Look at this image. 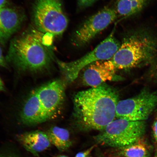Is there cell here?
Here are the masks:
<instances>
[{"label":"cell","instance_id":"7","mask_svg":"<svg viewBox=\"0 0 157 157\" xmlns=\"http://www.w3.org/2000/svg\"><path fill=\"white\" fill-rule=\"evenodd\" d=\"M157 107V90L145 88L134 97L118 102L117 119L130 121H146Z\"/></svg>","mask_w":157,"mask_h":157},{"label":"cell","instance_id":"11","mask_svg":"<svg viewBox=\"0 0 157 157\" xmlns=\"http://www.w3.org/2000/svg\"><path fill=\"white\" fill-rule=\"evenodd\" d=\"M21 122L27 125L39 124L48 120L39 99L36 90L30 94L21 114Z\"/></svg>","mask_w":157,"mask_h":157},{"label":"cell","instance_id":"20","mask_svg":"<svg viewBox=\"0 0 157 157\" xmlns=\"http://www.w3.org/2000/svg\"><path fill=\"white\" fill-rule=\"evenodd\" d=\"M7 63L6 62V60L2 54V52L1 50V48H0V66L6 67Z\"/></svg>","mask_w":157,"mask_h":157},{"label":"cell","instance_id":"23","mask_svg":"<svg viewBox=\"0 0 157 157\" xmlns=\"http://www.w3.org/2000/svg\"><path fill=\"white\" fill-rule=\"evenodd\" d=\"M0 157H15L14 156L10 155H1Z\"/></svg>","mask_w":157,"mask_h":157},{"label":"cell","instance_id":"3","mask_svg":"<svg viewBox=\"0 0 157 157\" xmlns=\"http://www.w3.org/2000/svg\"><path fill=\"white\" fill-rule=\"evenodd\" d=\"M157 56V36L142 28L129 33L111 59L117 70L129 69L152 63Z\"/></svg>","mask_w":157,"mask_h":157},{"label":"cell","instance_id":"14","mask_svg":"<svg viewBox=\"0 0 157 157\" xmlns=\"http://www.w3.org/2000/svg\"><path fill=\"white\" fill-rule=\"evenodd\" d=\"M149 2V0H116L113 7L118 17L125 18L140 12Z\"/></svg>","mask_w":157,"mask_h":157},{"label":"cell","instance_id":"15","mask_svg":"<svg viewBox=\"0 0 157 157\" xmlns=\"http://www.w3.org/2000/svg\"><path fill=\"white\" fill-rule=\"evenodd\" d=\"M52 144L59 150L63 151L71 146L69 131L57 126L53 127L46 132Z\"/></svg>","mask_w":157,"mask_h":157},{"label":"cell","instance_id":"22","mask_svg":"<svg viewBox=\"0 0 157 157\" xmlns=\"http://www.w3.org/2000/svg\"><path fill=\"white\" fill-rule=\"evenodd\" d=\"M6 0H0V9L5 6Z\"/></svg>","mask_w":157,"mask_h":157},{"label":"cell","instance_id":"18","mask_svg":"<svg viewBox=\"0 0 157 157\" xmlns=\"http://www.w3.org/2000/svg\"><path fill=\"white\" fill-rule=\"evenodd\" d=\"M95 146H92L84 151L78 153L75 157H89L92 151L95 148Z\"/></svg>","mask_w":157,"mask_h":157},{"label":"cell","instance_id":"2","mask_svg":"<svg viewBox=\"0 0 157 157\" xmlns=\"http://www.w3.org/2000/svg\"><path fill=\"white\" fill-rule=\"evenodd\" d=\"M44 33L31 29L13 39L6 60L23 71L38 72L47 69L53 55Z\"/></svg>","mask_w":157,"mask_h":157},{"label":"cell","instance_id":"4","mask_svg":"<svg viewBox=\"0 0 157 157\" xmlns=\"http://www.w3.org/2000/svg\"><path fill=\"white\" fill-rule=\"evenodd\" d=\"M146 127V121L117 119L101 131L95 139L103 146L122 148L142 139Z\"/></svg>","mask_w":157,"mask_h":157},{"label":"cell","instance_id":"8","mask_svg":"<svg viewBox=\"0 0 157 157\" xmlns=\"http://www.w3.org/2000/svg\"><path fill=\"white\" fill-rule=\"evenodd\" d=\"M118 17L114 7H104L88 18L76 31L72 38L73 44L78 47L87 44Z\"/></svg>","mask_w":157,"mask_h":157},{"label":"cell","instance_id":"21","mask_svg":"<svg viewBox=\"0 0 157 157\" xmlns=\"http://www.w3.org/2000/svg\"><path fill=\"white\" fill-rule=\"evenodd\" d=\"M5 87L2 81L0 78V91H3L4 90Z\"/></svg>","mask_w":157,"mask_h":157},{"label":"cell","instance_id":"12","mask_svg":"<svg viewBox=\"0 0 157 157\" xmlns=\"http://www.w3.org/2000/svg\"><path fill=\"white\" fill-rule=\"evenodd\" d=\"M23 17L14 9L5 6L0 9V42H6L21 26Z\"/></svg>","mask_w":157,"mask_h":157},{"label":"cell","instance_id":"25","mask_svg":"<svg viewBox=\"0 0 157 157\" xmlns=\"http://www.w3.org/2000/svg\"><path fill=\"white\" fill-rule=\"evenodd\" d=\"M121 157V156H118V157Z\"/></svg>","mask_w":157,"mask_h":157},{"label":"cell","instance_id":"10","mask_svg":"<svg viewBox=\"0 0 157 157\" xmlns=\"http://www.w3.org/2000/svg\"><path fill=\"white\" fill-rule=\"evenodd\" d=\"M83 70V83L91 88L98 87L107 81L120 79L116 74L117 69L111 60L98 61Z\"/></svg>","mask_w":157,"mask_h":157},{"label":"cell","instance_id":"17","mask_svg":"<svg viewBox=\"0 0 157 157\" xmlns=\"http://www.w3.org/2000/svg\"><path fill=\"white\" fill-rule=\"evenodd\" d=\"M99 0H78V7L81 9H84L94 4Z\"/></svg>","mask_w":157,"mask_h":157},{"label":"cell","instance_id":"5","mask_svg":"<svg viewBox=\"0 0 157 157\" xmlns=\"http://www.w3.org/2000/svg\"><path fill=\"white\" fill-rule=\"evenodd\" d=\"M115 30L94 50L82 58L68 62L56 60L67 83L74 82L82 70L89 64L98 61L110 60L113 57L121 44L116 38Z\"/></svg>","mask_w":157,"mask_h":157},{"label":"cell","instance_id":"24","mask_svg":"<svg viewBox=\"0 0 157 157\" xmlns=\"http://www.w3.org/2000/svg\"><path fill=\"white\" fill-rule=\"evenodd\" d=\"M56 157H68L65 155H59L56 156Z\"/></svg>","mask_w":157,"mask_h":157},{"label":"cell","instance_id":"19","mask_svg":"<svg viewBox=\"0 0 157 157\" xmlns=\"http://www.w3.org/2000/svg\"><path fill=\"white\" fill-rule=\"evenodd\" d=\"M152 129L155 138L157 142V114L155 119L154 122L153 123Z\"/></svg>","mask_w":157,"mask_h":157},{"label":"cell","instance_id":"13","mask_svg":"<svg viewBox=\"0 0 157 157\" xmlns=\"http://www.w3.org/2000/svg\"><path fill=\"white\" fill-rule=\"evenodd\" d=\"M18 139L25 150L35 155L46 150L52 145L46 132L40 131L23 133Z\"/></svg>","mask_w":157,"mask_h":157},{"label":"cell","instance_id":"16","mask_svg":"<svg viewBox=\"0 0 157 157\" xmlns=\"http://www.w3.org/2000/svg\"><path fill=\"white\" fill-rule=\"evenodd\" d=\"M119 155L122 157H148L150 150L142 139L130 146L121 148Z\"/></svg>","mask_w":157,"mask_h":157},{"label":"cell","instance_id":"9","mask_svg":"<svg viewBox=\"0 0 157 157\" xmlns=\"http://www.w3.org/2000/svg\"><path fill=\"white\" fill-rule=\"evenodd\" d=\"M64 82L56 80L36 90L41 105L49 120L56 117L61 109L65 99Z\"/></svg>","mask_w":157,"mask_h":157},{"label":"cell","instance_id":"6","mask_svg":"<svg viewBox=\"0 0 157 157\" xmlns=\"http://www.w3.org/2000/svg\"><path fill=\"white\" fill-rule=\"evenodd\" d=\"M33 20L38 31L52 36L62 34L68 25L60 0H36Z\"/></svg>","mask_w":157,"mask_h":157},{"label":"cell","instance_id":"1","mask_svg":"<svg viewBox=\"0 0 157 157\" xmlns=\"http://www.w3.org/2000/svg\"><path fill=\"white\" fill-rule=\"evenodd\" d=\"M118 101L117 92L107 86L78 92L73 99L76 124L82 130H103L115 120Z\"/></svg>","mask_w":157,"mask_h":157}]
</instances>
